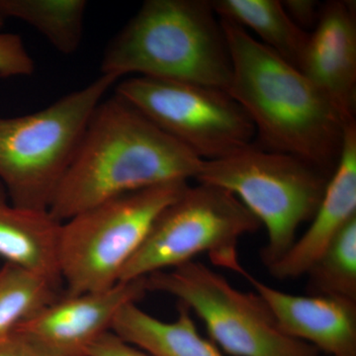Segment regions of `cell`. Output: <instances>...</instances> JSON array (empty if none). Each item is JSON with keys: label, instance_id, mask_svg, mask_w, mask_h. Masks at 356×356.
Here are the masks:
<instances>
[{"label": "cell", "instance_id": "6da1fadb", "mask_svg": "<svg viewBox=\"0 0 356 356\" xmlns=\"http://www.w3.org/2000/svg\"><path fill=\"white\" fill-rule=\"evenodd\" d=\"M220 21L232 65L226 92L252 121L261 149L332 175L346 127L337 110L301 70L241 26Z\"/></svg>", "mask_w": 356, "mask_h": 356}, {"label": "cell", "instance_id": "7a4b0ae2", "mask_svg": "<svg viewBox=\"0 0 356 356\" xmlns=\"http://www.w3.org/2000/svg\"><path fill=\"white\" fill-rule=\"evenodd\" d=\"M202 161L115 93L93 112L49 211L65 222L124 194L196 179Z\"/></svg>", "mask_w": 356, "mask_h": 356}, {"label": "cell", "instance_id": "3957f363", "mask_svg": "<svg viewBox=\"0 0 356 356\" xmlns=\"http://www.w3.org/2000/svg\"><path fill=\"white\" fill-rule=\"evenodd\" d=\"M103 76H144L227 91L232 65L211 1L147 0L103 51Z\"/></svg>", "mask_w": 356, "mask_h": 356}, {"label": "cell", "instance_id": "277c9868", "mask_svg": "<svg viewBox=\"0 0 356 356\" xmlns=\"http://www.w3.org/2000/svg\"><path fill=\"white\" fill-rule=\"evenodd\" d=\"M117 81L102 74L46 108L0 117V182L11 203L50 209L93 112Z\"/></svg>", "mask_w": 356, "mask_h": 356}, {"label": "cell", "instance_id": "5b68a950", "mask_svg": "<svg viewBox=\"0 0 356 356\" xmlns=\"http://www.w3.org/2000/svg\"><path fill=\"white\" fill-rule=\"evenodd\" d=\"M331 175L291 154L245 147L203 161L196 180L231 192L266 228L261 252L266 268L297 240V231L317 212Z\"/></svg>", "mask_w": 356, "mask_h": 356}, {"label": "cell", "instance_id": "8992f818", "mask_svg": "<svg viewBox=\"0 0 356 356\" xmlns=\"http://www.w3.org/2000/svg\"><path fill=\"white\" fill-rule=\"evenodd\" d=\"M188 181L168 182L97 204L63 222L60 269L65 295L102 291L121 274L166 206Z\"/></svg>", "mask_w": 356, "mask_h": 356}, {"label": "cell", "instance_id": "52a82bcc", "mask_svg": "<svg viewBox=\"0 0 356 356\" xmlns=\"http://www.w3.org/2000/svg\"><path fill=\"white\" fill-rule=\"evenodd\" d=\"M261 222L231 192L198 184L166 206L154 222L120 281L147 277L193 261L205 254L215 266L240 274L238 243Z\"/></svg>", "mask_w": 356, "mask_h": 356}, {"label": "cell", "instance_id": "ba28073f", "mask_svg": "<svg viewBox=\"0 0 356 356\" xmlns=\"http://www.w3.org/2000/svg\"><path fill=\"white\" fill-rule=\"evenodd\" d=\"M147 291L170 295L203 321L213 343L233 356H318L311 344L281 331L259 294L232 286L198 261L149 274Z\"/></svg>", "mask_w": 356, "mask_h": 356}, {"label": "cell", "instance_id": "9c48e42d", "mask_svg": "<svg viewBox=\"0 0 356 356\" xmlns=\"http://www.w3.org/2000/svg\"><path fill=\"white\" fill-rule=\"evenodd\" d=\"M115 93L202 161L225 158L254 145L252 121L221 89L131 76Z\"/></svg>", "mask_w": 356, "mask_h": 356}, {"label": "cell", "instance_id": "30bf717a", "mask_svg": "<svg viewBox=\"0 0 356 356\" xmlns=\"http://www.w3.org/2000/svg\"><path fill=\"white\" fill-rule=\"evenodd\" d=\"M147 292L144 278L120 281L102 291L65 295L20 325L15 332L60 356H88L102 336L111 332L117 314L138 303Z\"/></svg>", "mask_w": 356, "mask_h": 356}, {"label": "cell", "instance_id": "8fae6325", "mask_svg": "<svg viewBox=\"0 0 356 356\" xmlns=\"http://www.w3.org/2000/svg\"><path fill=\"white\" fill-rule=\"evenodd\" d=\"M344 125L355 123L356 13L353 1L322 4L301 69Z\"/></svg>", "mask_w": 356, "mask_h": 356}, {"label": "cell", "instance_id": "7c38bea8", "mask_svg": "<svg viewBox=\"0 0 356 356\" xmlns=\"http://www.w3.org/2000/svg\"><path fill=\"white\" fill-rule=\"evenodd\" d=\"M273 313L281 331L331 356H356V301L327 296H298L240 273Z\"/></svg>", "mask_w": 356, "mask_h": 356}, {"label": "cell", "instance_id": "4fadbf2b", "mask_svg": "<svg viewBox=\"0 0 356 356\" xmlns=\"http://www.w3.org/2000/svg\"><path fill=\"white\" fill-rule=\"evenodd\" d=\"M355 217L356 123H353L344 127L339 161L310 227L280 261L267 268L270 275L280 280L306 275L327 245Z\"/></svg>", "mask_w": 356, "mask_h": 356}, {"label": "cell", "instance_id": "5bb4252c", "mask_svg": "<svg viewBox=\"0 0 356 356\" xmlns=\"http://www.w3.org/2000/svg\"><path fill=\"white\" fill-rule=\"evenodd\" d=\"M63 222L49 210L19 207L0 182V257L62 288L60 238Z\"/></svg>", "mask_w": 356, "mask_h": 356}, {"label": "cell", "instance_id": "9a60e30c", "mask_svg": "<svg viewBox=\"0 0 356 356\" xmlns=\"http://www.w3.org/2000/svg\"><path fill=\"white\" fill-rule=\"evenodd\" d=\"M178 306L175 320L165 322L135 302L129 303L117 314L111 332L153 356H224L216 344L199 334L191 310L182 304Z\"/></svg>", "mask_w": 356, "mask_h": 356}, {"label": "cell", "instance_id": "2e32d148", "mask_svg": "<svg viewBox=\"0 0 356 356\" xmlns=\"http://www.w3.org/2000/svg\"><path fill=\"white\" fill-rule=\"evenodd\" d=\"M220 19L252 30L261 43L301 69L310 34L288 15L278 0H215L211 1Z\"/></svg>", "mask_w": 356, "mask_h": 356}, {"label": "cell", "instance_id": "e0dca14e", "mask_svg": "<svg viewBox=\"0 0 356 356\" xmlns=\"http://www.w3.org/2000/svg\"><path fill=\"white\" fill-rule=\"evenodd\" d=\"M84 0H0V16L31 26L58 51L72 55L83 41Z\"/></svg>", "mask_w": 356, "mask_h": 356}, {"label": "cell", "instance_id": "ac0fdd59", "mask_svg": "<svg viewBox=\"0 0 356 356\" xmlns=\"http://www.w3.org/2000/svg\"><path fill=\"white\" fill-rule=\"evenodd\" d=\"M46 278L6 264L0 268V341L60 298Z\"/></svg>", "mask_w": 356, "mask_h": 356}, {"label": "cell", "instance_id": "d6986e66", "mask_svg": "<svg viewBox=\"0 0 356 356\" xmlns=\"http://www.w3.org/2000/svg\"><path fill=\"white\" fill-rule=\"evenodd\" d=\"M306 275L309 294L356 301V217L339 232Z\"/></svg>", "mask_w": 356, "mask_h": 356}, {"label": "cell", "instance_id": "ffe728a7", "mask_svg": "<svg viewBox=\"0 0 356 356\" xmlns=\"http://www.w3.org/2000/svg\"><path fill=\"white\" fill-rule=\"evenodd\" d=\"M34 70V60L19 35L0 33V77L31 76Z\"/></svg>", "mask_w": 356, "mask_h": 356}, {"label": "cell", "instance_id": "44dd1931", "mask_svg": "<svg viewBox=\"0 0 356 356\" xmlns=\"http://www.w3.org/2000/svg\"><path fill=\"white\" fill-rule=\"evenodd\" d=\"M0 356H60L20 332L0 341Z\"/></svg>", "mask_w": 356, "mask_h": 356}, {"label": "cell", "instance_id": "7402d4cb", "mask_svg": "<svg viewBox=\"0 0 356 356\" xmlns=\"http://www.w3.org/2000/svg\"><path fill=\"white\" fill-rule=\"evenodd\" d=\"M88 356H153L132 344L126 343L114 332L100 337L88 350Z\"/></svg>", "mask_w": 356, "mask_h": 356}, {"label": "cell", "instance_id": "603a6c76", "mask_svg": "<svg viewBox=\"0 0 356 356\" xmlns=\"http://www.w3.org/2000/svg\"><path fill=\"white\" fill-rule=\"evenodd\" d=\"M282 2V6L290 16V18L299 27L305 28L317 24L321 15L322 4H318L315 0H287Z\"/></svg>", "mask_w": 356, "mask_h": 356}, {"label": "cell", "instance_id": "cb8c5ba5", "mask_svg": "<svg viewBox=\"0 0 356 356\" xmlns=\"http://www.w3.org/2000/svg\"><path fill=\"white\" fill-rule=\"evenodd\" d=\"M4 18L3 17H1V16H0V28L2 27V26H3L4 24Z\"/></svg>", "mask_w": 356, "mask_h": 356}]
</instances>
